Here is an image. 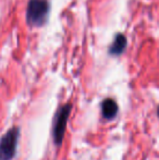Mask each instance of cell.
Instances as JSON below:
<instances>
[{"label": "cell", "instance_id": "cell-1", "mask_svg": "<svg viewBox=\"0 0 159 160\" xmlns=\"http://www.w3.org/2000/svg\"><path fill=\"white\" fill-rule=\"evenodd\" d=\"M19 137L20 128L13 127L0 138V160H12L14 158Z\"/></svg>", "mask_w": 159, "mask_h": 160}, {"label": "cell", "instance_id": "cell-2", "mask_svg": "<svg viewBox=\"0 0 159 160\" xmlns=\"http://www.w3.org/2000/svg\"><path fill=\"white\" fill-rule=\"evenodd\" d=\"M49 13L47 0H30L26 11V20L30 25L40 26L45 23Z\"/></svg>", "mask_w": 159, "mask_h": 160}, {"label": "cell", "instance_id": "cell-3", "mask_svg": "<svg viewBox=\"0 0 159 160\" xmlns=\"http://www.w3.org/2000/svg\"><path fill=\"white\" fill-rule=\"evenodd\" d=\"M72 106L70 103H66L59 108L53 119V128H52V136L53 142L57 146H60L63 141L64 134H66L67 123H68L69 116L71 113Z\"/></svg>", "mask_w": 159, "mask_h": 160}, {"label": "cell", "instance_id": "cell-4", "mask_svg": "<svg viewBox=\"0 0 159 160\" xmlns=\"http://www.w3.org/2000/svg\"><path fill=\"white\" fill-rule=\"evenodd\" d=\"M118 110H119V107H118L117 102H116L113 99L111 98H107L102 101V117L107 120H111L113 119L118 113Z\"/></svg>", "mask_w": 159, "mask_h": 160}, {"label": "cell", "instance_id": "cell-5", "mask_svg": "<svg viewBox=\"0 0 159 160\" xmlns=\"http://www.w3.org/2000/svg\"><path fill=\"white\" fill-rule=\"evenodd\" d=\"M125 47H127V38H125L124 35H119L115 38L113 40L112 45H111V48H110V53L111 55H121V53L124 51Z\"/></svg>", "mask_w": 159, "mask_h": 160}, {"label": "cell", "instance_id": "cell-6", "mask_svg": "<svg viewBox=\"0 0 159 160\" xmlns=\"http://www.w3.org/2000/svg\"><path fill=\"white\" fill-rule=\"evenodd\" d=\"M158 116H159V107H158Z\"/></svg>", "mask_w": 159, "mask_h": 160}]
</instances>
